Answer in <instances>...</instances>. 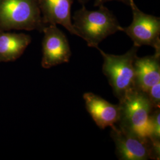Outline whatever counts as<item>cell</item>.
Segmentation results:
<instances>
[{"label":"cell","mask_w":160,"mask_h":160,"mask_svg":"<svg viewBox=\"0 0 160 160\" xmlns=\"http://www.w3.org/2000/svg\"><path fill=\"white\" fill-rule=\"evenodd\" d=\"M86 109L100 129L118 123L121 116L120 104H113L102 97L92 92H86L83 95Z\"/></svg>","instance_id":"ba28073f"},{"label":"cell","mask_w":160,"mask_h":160,"mask_svg":"<svg viewBox=\"0 0 160 160\" xmlns=\"http://www.w3.org/2000/svg\"><path fill=\"white\" fill-rule=\"evenodd\" d=\"M77 1L82 6V5H86V3H87L90 0H77Z\"/></svg>","instance_id":"9a60e30c"},{"label":"cell","mask_w":160,"mask_h":160,"mask_svg":"<svg viewBox=\"0 0 160 160\" xmlns=\"http://www.w3.org/2000/svg\"><path fill=\"white\" fill-rule=\"evenodd\" d=\"M151 136L150 140L155 147L160 148V108L154 109L151 114Z\"/></svg>","instance_id":"7c38bea8"},{"label":"cell","mask_w":160,"mask_h":160,"mask_svg":"<svg viewBox=\"0 0 160 160\" xmlns=\"http://www.w3.org/2000/svg\"><path fill=\"white\" fill-rule=\"evenodd\" d=\"M110 127V137L119 160H160V149L155 147L150 139L140 137L115 125Z\"/></svg>","instance_id":"5b68a950"},{"label":"cell","mask_w":160,"mask_h":160,"mask_svg":"<svg viewBox=\"0 0 160 160\" xmlns=\"http://www.w3.org/2000/svg\"><path fill=\"white\" fill-rule=\"evenodd\" d=\"M121 116L119 126L140 137L150 139L151 114L153 109L147 94L135 90L121 102Z\"/></svg>","instance_id":"277c9868"},{"label":"cell","mask_w":160,"mask_h":160,"mask_svg":"<svg viewBox=\"0 0 160 160\" xmlns=\"http://www.w3.org/2000/svg\"><path fill=\"white\" fill-rule=\"evenodd\" d=\"M104 5L98 6L96 11H90L82 5L72 16V24L78 37L91 48L97 49L100 43L108 36L122 32V27L117 18Z\"/></svg>","instance_id":"6da1fadb"},{"label":"cell","mask_w":160,"mask_h":160,"mask_svg":"<svg viewBox=\"0 0 160 160\" xmlns=\"http://www.w3.org/2000/svg\"><path fill=\"white\" fill-rule=\"evenodd\" d=\"M38 0H0V31L24 30L42 32Z\"/></svg>","instance_id":"3957f363"},{"label":"cell","mask_w":160,"mask_h":160,"mask_svg":"<svg viewBox=\"0 0 160 160\" xmlns=\"http://www.w3.org/2000/svg\"><path fill=\"white\" fill-rule=\"evenodd\" d=\"M133 20L131 24L122 28L133 42V46H150L155 51H160V18L146 14L136 5L134 0H130Z\"/></svg>","instance_id":"8992f818"},{"label":"cell","mask_w":160,"mask_h":160,"mask_svg":"<svg viewBox=\"0 0 160 160\" xmlns=\"http://www.w3.org/2000/svg\"><path fill=\"white\" fill-rule=\"evenodd\" d=\"M112 1H120V2H122L124 4H125L128 6L129 5V2H130V0H94V7H98V6H101V5L104 4L107 2Z\"/></svg>","instance_id":"5bb4252c"},{"label":"cell","mask_w":160,"mask_h":160,"mask_svg":"<svg viewBox=\"0 0 160 160\" xmlns=\"http://www.w3.org/2000/svg\"><path fill=\"white\" fill-rule=\"evenodd\" d=\"M32 42L30 35L0 31V62H12L20 57Z\"/></svg>","instance_id":"8fae6325"},{"label":"cell","mask_w":160,"mask_h":160,"mask_svg":"<svg viewBox=\"0 0 160 160\" xmlns=\"http://www.w3.org/2000/svg\"><path fill=\"white\" fill-rule=\"evenodd\" d=\"M42 32V67L50 68L68 62L72 53L65 34L55 24L46 26Z\"/></svg>","instance_id":"52a82bcc"},{"label":"cell","mask_w":160,"mask_h":160,"mask_svg":"<svg viewBox=\"0 0 160 160\" xmlns=\"http://www.w3.org/2000/svg\"><path fill=\"white\" fill-rule=\"evenodd\" d=\"M74 0H38L43 23L45 26L60 24L71 34L78 36L71 17Z\"/></svg>","instance_id":"9c48e42d"},{"label":"cell","mask_w":160,"mask_h":160,"mask_svg":"<svg viewBox=\"0 0 160 160\" xmlns=\"http://www.w3.org/2000/svg\"><path fill=\"white\" fill-rule=\"evenodd\" d=\"M136 87L147 94L150 88L160 81V51L153 55L137 57L135 62Z\"/></svg>","instance_id":"30bf717a"},{"label":"cell","mask_w":160,"mask_h":160,"mask_svg":"<svg viewBox=\"0 0 160 160\" xmlns=\"http://www.w3.org/2000/svg\"><path fill=\"white\" fill-rule=\"evenodd\" d=\"M139 48L133 46L125 54L115 55L97 49L103 57V74L108 78L114 96L119 102L137 90L134 62Z\"/></svg>","instance_id":"7a4b0ae2"},{"label":"cell","mask_w":160,"mask_h":160,"mask_svg":"<svg viewBox=\"0 0 160 160\" xmlns=\"http://www.w3.org/2000/svg\"><path fill=\"white\" fill-rule=\"evenodd\" d=\"M149 102L153 109L160 108V81L152 86L147 93Z\"/></svg>","instance_id":"4fadbf2b"}]
</instances>
